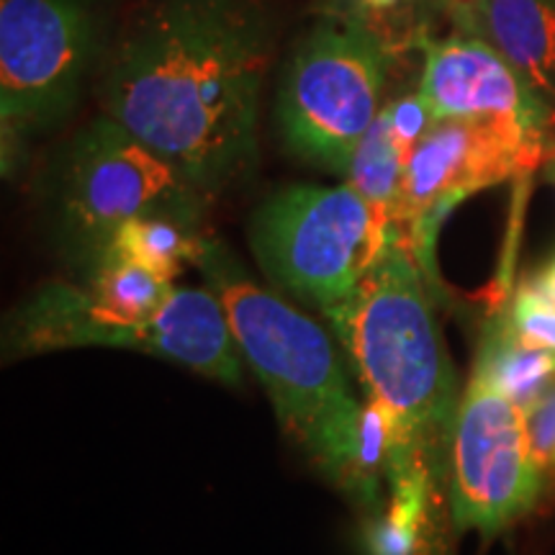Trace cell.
<instances>
[{
  "instance_id": "18",
  "label": "cell",
  "mask_w": 555,
  "mask_h": 555,
  "mask_svg": "<svg viewBox=\"0 0 555 555\" xmlns=\"http://www.w3.org/2000/svg\"><path fill=\"white\" fill-rule=\"evenodd\" d=\"M525 412L527 440L535 463L543 470L555 466V380Z\"/></svg>"
},
{
  "instance_id": "9",
  "label": "cell",
  "mask_w": 555,
  "mask_h": 555,
  "mask_svg": "<svg viewBox=\"0 0 555 555\" xmlns=\"http://www.w3.org/2000/svg\"><path fill=\"white\" fill-rule=\"evenodd\" d=\"M543 474L527 440L522 406L486 380L470 378L453 427L455 525L496 535L535 506Z\"/></svg>"
},
{
  "instance_id": "14",
  "label": "cell",
  "mask_w": 555,
  "mask_h": 555,
  "mask_svg": "<svg viewBox=\"0 0 555 555\" xmlns=\"http://www.w3.org/2000/svg\"><path fill=\"white\" fill-rule=\"evenodd\" d=\"M201 240L204 237H198L196 227L180 219L137 217L116 229L103 253H116L152 273L176 281L185 262L196 258Z\"/></svg>"
},
{
  "instance_id": "3",
  "label": "cell",
  "mask_w": 555,
  "mask_h": 555,
  "mask_svg": "<svg viewBox=\"0 0 555 555\" xmlns=\"http://www.w3.org/2000/svg\"><path fill=\"white\" fill-rule=\"evenodd\" d=\"M422 262L393 224L386 253L335 322L360 378L391 420V481H427V455L453 437V378L437 332Z\"/></svg>"
},
{
  "instance_id": "17",
  "label": "cell",
  "mask_w": 555,
  "mask_h": 555,
  "mask_svg": "<svg viewBox=\"0 0 555 555\" xmlns=\"http://www.w3.org/2000/svg\"><path fill=\"white\" fill-rule=\"evenodd\" d=\"M509 322L525 345L555 356V301L543 294L538 283H527L519 291Z\"/></svg>"
},
{
  "instance_id": "8",
  "label": "cell",
  "mask_w": 555,
  "mask_h": 555,
  "mask_svg": "<svg viewBox=\"0 0 555 555\" xmlns=\"http://www.w3.org/2000/svg\"><path fill=\"white\" fill-rule=\"evenodd\" d=\"M551 155V139L517 124L437 119L409 155L404 191L393 211L420 262L429 260L437 227L474 193L535 170Z\"/></svg>"
},
{
  "instance_id": "19",
  "label": "cell",
  "mask_w": 555,
  "mask_h": 555,
  "mask_svg": "<svg viewBox=\"0 0 555 555\" xmlns=\"http://www.w3.org/2000/svg\"><path fill=\"white\" fill-rule=\"evenodd\" d=\"M384 114L388 124H391L393 134L406 150H414V144L427 134V129L435 124V116L425 99L420 95V90L404 99H397L393 103L384 106Z\"/></svg>"
},
{
  "instance_id": "16",
  "label": "cell",
  "mask_w": 555,
  "mask_h": 555,
  "mask_svg": "<svg viewBox=\"0 0 555 555\" xmlns=\"http://www.w3.org/2000/svg\"><path fill=\"white\" fill-rule=\"evenodd\" d=\"M176 281L152 273L116 253H101L93 260L88 294L103 307L129 317H150L165 307Z\"/></svg>"
},
{
  "instance_id": "13",
  "label": "cell",
  "mask_w": 555,
  "mask_h": 555,
  "mask_svg": "<svg viewBox=\"0 0 555 555\" xmlns=\"http://www.w3.org/2000/svg\"><path fill=\"white\" fill-rule=\"evenodd\" d=\"M474 376L527 409L555 380V356L525 345L509 319H504L486 337Z\"/></svg>"
},
{
  "instance_id": "4",
  "label": "cell",
  "mask_w": 555,
  "mask_h": 555,
  "mask_svg": "<svg viewBox=\"0 0 555 555\" xmlns=\"http://www.w3.org/2000/svg\"><path fill=\"white\" fill-rule=\"evenodd\" d=\"M5 339L13 356L124 347L172 360L229 386L242 380V352L214 291L176 288L155 314L129 317L103 307L88 288L47 283L13 314Z\"/></svg>"
},
{
  "instance_id": "10",
  "label": "cell",
  "mask_w": 555,
  "mask_h": 555,
  "mask_svg": "<svg viewBox=\"0 0 555 555\" xmlns=\"http://www.w3.org/2000/svg\"><path fill=\"white\" fill-rule=\"evenodd\" d=\"M82 0H0L3 129H34L73 108L93 52Z\"/></svg>"
},
{
  "instance_id": "2",
  "label": "cell",
  "mask_w": 555,
  "mask_h": 555,
  "mask_svg": "<svg viewBox=\"0 0 555 555\" xmlns=\"http://www.w3.org/2000/svg\"><path fill=\"white\" fill-rule=\"evenodd\" d=\"M193 266L219 296L234 343L258 373L283 433L324 474L363 499V406L347 388L327 332L286 298L260 288L221 242L201 240Z\"/></svg>"
},
{
  "instance_id": "7",
  "label": "cell",
  "mask_w": 555,
  "mask_h": 555,
  "mask_svg": "<svg viewBox=\"0 0 555 555\" xmlns=\"http://www.w3.org/2000/svg\"><path fill=\"white\" fill-rule=\"evenodd\" d=\"M204 198L176 165L119 121L101 116L69 152L62 214L73 237L99 258L129 219L172 217L196 227Z\"/></svg>"
},
{
  "instance_id": "6",
  "label": "cell",
  "mask_w": 555,
  "mask_h": 555,
  "mask_svg": "<svg viewBox=\"0 0 555 555\" xmlns=\"http://www.w3.org/2000/svg\"><path fill=\"white\" fill-rule=\"evenodd\" d=\"M386 52L356 18H327L301 41L283 78L278 116L298 155L345 176L380 114Z\"/></svg>"
},
{
  "instance_id": "5",
  "label": "cell",
  "mask_w": 555,
  "mask_h": 555,
  "mask_svg": "<svg viewBox=\"0 0 555 555\" xmlns=\"http://www.w3.org/2000/svg\"><path fill=\"white\" fill-rule=\"evenodd\" d=\"M391 234L393 219L352 185H291L260 206L249 242L278 288L322 309L335 324Z\"/></svg>"
},
{
  "instance_id": "12",
  "label": "cell",
  "mask_w": 555,
  "mask_h": 555,
  "mask_svg": "<svg viewBox=\"0 0 555 555\" xmlns=\"http://www.w3.org/2000/svg\"><path fill=\"white\" fill-rule=\"evenodd\" d=\"M448 13L455 31L494 47L555 111V0H468Z\"/></svg>"
},
{
  "instance_id": "1",
  "label": "cell",
  "mask_w": 555,
  "mask_h": 555,
  "mask_svg": "<svg viewBox=\"0 0 555 555\" xmlns=\"http://www.w3.org/2000/svg\"><path fill=\"white\" fill-rule=\"evenodd\" d=\"M268 54L255 0H157L111 60L103 108L214 196L255 157Z\"/></svg>"
},
{
  "instance_id": "20",
  "label": "cell",
  "mask_w": 555,
  "mask_h": 555,
  "mask_svg": "<svg viewBox=\"0 0 555 555\" xmlns=\"http://www.w3.org/2000/svg\"><path fill=\"white\" fill-rule=\"evenodd\" d=\"M339 3L347 5L352 11H363V13H380L388 9H397V5L404 3V0H339Z\"/></svg>"
},
{
  "instance_id": "15",
  "label": "cell",
  "mask_w": 555,
  "mask_h": 555,
  "mask_svg": "<svg viewBox=\"0 0 555 555\" xmlns=\"http://www.w3.org/2000/svg\"><path fill=\"white\" fill-rule=\"evenodd\" d=\"M409 155L412 150L399 142L384 108H380L378 119L371 124V129L365 131V137L352 152L350 165L345 170V183L352 185L373 206L384 208L393 219L401 191H404Z\"/></svg>"
},
{
  "instance_id": "11",
  "label": "cell",
  "mask_w": 555,
  "mask_h": 555,
  "mask_svg": "<svg viewBox=\"0 0 555 555\" xmlns=\"http://www.w3.org/2000/svg\"><path fill=\"white\" fill-rule=\"evenodd\" d=\"M420 95L437 119L517 124L551 139L555 111L486 41L455 31L427 41Z\"/></svg>"
},
{
  "instance_id": "21",
  "label": "cell",
  "mask_w": 555,
  "mask_h": 555,
  "mask_svg": "<svg viewBox=\"0 0 555 555\" xmlns=\"http://www.w3.org/2000/svg\"><path fill=\"white\" fill-rule=\"evenodd\" d=\"M538 286L543 288V294H545L547 298H551V301H555V260L551 262V266H547L545 273L540 275Z\"/></svg>"
},
{
  "instance_id": "22",
  "label": "cell",
  "mask_w": 555,
  "mask_h": 555,
  "mask_svg": "<svg viewBox=\"0 0 555 555\" xmlns=\"http://www.w3.org/2000/svg\"><path fill=\"white\" fill-rule=\"evenodd\" d=\"M461 3H468V0H442V5H446L448 11L453 9V5H461Z\"/></svg>"
}]
</instances>
